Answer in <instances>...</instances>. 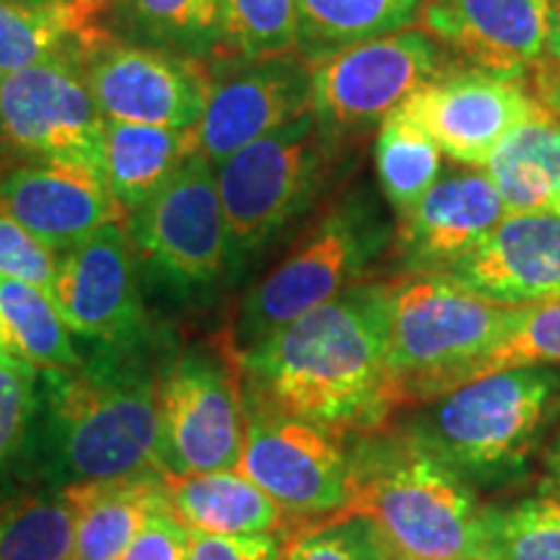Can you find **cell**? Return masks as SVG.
I'll use <instances>...</instances> for the list:
<instances>
[{"label": "cell", "mask_w": 560, "mask_h": 560, "mask_svg": "<svg viewBox=\"0 0 560 560\" xmlns=\"http://www.w3.org/2000/svg\"><path fill=\"white\" fill-rule=\"evenodd\" d=\"M392 278H366L236 353L244 400L340 441L387 429Z\"/></svg>", "instance_id": "cell-1"}, {"label": "cell", "mask_w": 560, "mask_h": 560, "mask_svg": "<svg viewBox=\"0 0 560 560\" xmlns=\"http://www.w3.org/2000/svg\"><path fill=\"white\" fill-rule=\"evenodd\" d=\"M486 514L475 486L405 425L353 441L350 499L392 560H480Z\"/></svg>", "instance_id": "cell-2"}, {"label": "cell", "mask_w": 560, "mask_h": 560, "mask_svg": "<svg viewBox=\"0 0 560 560\" xmlns=\"http://www.w3.org/2000/svg\"><path fill=\"white\" fill-rule=\"evenodd\" d=\"M132 346H107V353L75 369L42 376L50 457L66 486L166 478L159 459V374Z\"/></svg>", "instance_id": "cell-3"}, {"label": "cell", "mask_w": 560, "mask_h": 560, "mask_svg": "<svg viewBox=\"0 0 560 560\" xmlns=\"http://www.w3.org/2000/svg\"><path fill=\"white\" fill-rule=\"evenodd\" d=\"M524 310L478 296L444 272L392 278L389 374L397 410L478 380Z\"/></svg>", "instance_id": "cell-4"}, {"label": "cell", "mask_w": 560, "mask_h": 560, "mask_svg": "<svg viewBox=\"0 0 560 560\" xmlns=\"http://www.w3.org/2000/svg\"><path fill=\"white\" fill-rule=\"evenodd\" d=\"M420 408L408 425L441 459L472 486H499L527 470L560 420V369H501Z\"/></svg>", "instance_id": "cell-5"}, {"label": "cell", "mask_w": 560, "mask_h": 560, "mask_svg": "<svg viewBox=\"0 0 560 560\" xmlns=\"http://www.w3.org/2000/svg\"><path fill=\"white\" fill-rule=\"evenodd\" d=\"M392 234L395 226L366 187H355L335 200L289 255L242 299L229 338L234 353L257 346L301 314L371 278V268L392 247Z\"/></svg>", "instance_id": "cell-6"}, {"label": "cell", "mask_w": 560, "mask_h": 560, "mask_svg": "<svg viewBox=\"0 0 560 560\" xmlns=\"http://www.w3.org/2000/svg\"><path fill=\"white\" fill-rule=\"evenodd\" d=\"M340 151L310 109L215 166L231 252L247 257L304 215L330 185Z\"/></svg>", "instance_id": "cell-7"}, {"label": "cell", "mask_w": 560, "mask_h": 560, "mask_svg": "<svg viewBox=\"0 0 560 560\" xmlns=\"http://www.w3.org/2000/svg\"><path fill=\"white\" fill-rule=\"evenodd\" d=\"M247 402L234 348L185 350L159 374V459L164 475L236 470Z\"/></svg>", "instance_id": "cell-8"}, {"label": "cell", "mask_w": 560, "mask_h": 560, "mask_svg": "<svg viewBox=\"0 0 560 560\" xmlns=\"http://www.w3.org/2000/svg\"><path fill=\"white\" fill-rule=\"evenodd\" d=\"M454 58L416 26L361 42L312 68V112L319 130L338 145L380 130V125Z\"/></svg>", "instance_id": "cell-9"}, {"label": "cell", "mask_w": 560, "mask_h": 560, "mask_svg": "<svg viewBox=\"0 0 560 560\" xmlns=\"http://www.w3.org/2000/svg\"><path fill=\"white\" fill-rule=\"evenodd\" d=\"M125 231L132 255L172 285L215 283L231 252L215 166L192 151L143 206L125 215Z\"/></svg>", "instance_id": "cell-10"}, {"label": "cell", "mask_w": 560, "mask_h": 560, "mask_svg": "<svg viewBox=\"0 0 560 560\" xmlns=\"http://www.w3.org/2000/svg\"><path fill=\"white\" fill-rule=\"evenodd\" d=\"M0 138L37 161L102 174L104 117L79 55L0 75Z\"/></svg>", "instance_id": "cell-11"}, {"label": "cell", "mask_w": 560, "mask_h": 560, "mask_svg": "<svg viewBox=\"0 0 560 560\" xmlns=\"http://www.w3.org/2000/svg\"><path fill=\"white\" fill-rule=\"evenodd\" d=\"M236 470L265 490L301 527L340 514L350 499L346 441L299 418L249 402L247 433Z\"/></svg>", "instance_id": "cell-12"}, {"label": "cell", "mask_w": 560, "mask_h": 560, "mask_svg": "<svg viewBox=\"0 0 560 560\" xmlns=\"http://www.w3.org/2000/svg\"><path fill=\"white\" fill-rule=\"evenodd\" d=\"M83 75L104 120L192 130L210 89V62L109 37L81 55Z\"/></svg>", "instance_id": "cell-13"}, {"label": "cell", "mask_w": 560, "mask_h": 560, "mask_svg": "<svg viewBox=\"0 0 560 560\" xmlns=\"http://www.w3.org/2000/svg\"><path fill=\"white\" fill-rule=\"evenodd\" d=\"M312 109V66L296 52L210 62V89L192 145L219 166L231 153Z\"/></svg>", "instance_id": "cell-14"}, {"label": "cell", "mask_w": 560, "mask_h": 560, "mask_svg": "<svg viewBox=\"0 0 560 560\" xmlns=\"http://www.w3.org/2000/svg\"><path fill=\"white\" fill-rule=\"evenodd\" d=\"M527 81L488 70L452 66L420 86L400 107L436 140L441 153L465 166H480L493 145L535 109Z\"/></svg>", "instance_id": "cell-15"}, {"label": "cell", "mask_w": 560, "mask_h": 560, "mask_svg": "<svg viewBox=\"0 0 560 560\" xmlns=\"http://www.w3.org/2000/svg\"><path fill=\"white\" fill-rule=\"evenodd\" d=\"M556 0H420L418 26L459 66L527 81L548 60Z\"/></svg>", "instance_id": "cell-16"}, {"label": "cell", "mask_w": 560, "mask_h": 560, "mask_svg": "<svg viewBox=\"0 0 560 560\" xmlns=\"http://www.w3.org/2000/svg\"><path fill=\"white\" fill-rule=\"evenodd\" d=\"M52 304L70 332L132 346L143 332L136 262L122 221L96 229L58 257Z\"/></svg>", "instance_id": "cell-17"}, {"label": "cell", "mask_w": 560, "mask_h": 560, "mask_svg": "<svg viewBox=\"0 0 560 560\" xmlns=\"http://www.w3.org/2000/svg\"><path fill=\"white\" fill-rule=\"evenodd\" d=\"M506 219L501 195L482 170H454L397 215L392 265L397 276L444 272Z\"/></svg>", "instance_id": "cell-18"}, {"label": "cell", "mask_w": 560, "mask_h": 560, "mask_svg": "<svg viewBox=\"0 0 560 560\" xmlns=\"http://www.w3.org/2000/svg\"><path fill=\"white\" fill-rule=\"evenodd\" d=\"M0 213L60 255L96 229L125 221L100 174L52 161H34L3 174Z\"/></svg>", "instance_id": "cell-19"}, {"label": "cell", "mask_w": 560, "mask_h": 560, "mask_svg": "<svg viewBox=\"0 0 560 560\" xmlns=\"http://www.w3.org/2000/svg\"><path fill=\"white\" fill-rule=\"evenodd\" d=\"M444 276L490 301L511 306L560 299V219L506 215Z\"/></svg>", "instance_id": "cell-20"}, {"label": "cell", "mask_w": 560, "mask_h": 560, "mask_svg": "<svg viewBox=\"0 0 560 560\" xmlns=\"http://www.w3.org/2000/svg\"><path fill=\"white\" fill-rule=\"evenodd\" d=\"M166 501L190 532L206 535H296L304 529L240 470L166 475Z\"/></svg>", "instance_id": "cell-21"}, {"label": "cell", "mask_w": 560, "mask_h": 560, "mask_svg": "<svg viewBox=\"0 0 560 560\" xmlns=\"http://www.w3.org/2000/svg\"><path fill=\"white\" fill-rule=\"evenodd\" d=\"M501 195L506 215L548 213L560 187V115L537 100L478 166Z\"/></svg>", "instance_id": "cell-22"}, {"label": "cell", "mask_w": 560, "mask_h": 560, "mask_svg": "<svg viewBox=\"0 0 560 560\" xmlns=\"http://www.w3.org/2000/svg\"><path fill=\"white\" fill-rule=\"evenodd\" d=\"M62 490L73 509V560H120L166 495L161 475L70 482Z\"/></svg>", "instance_id": "cell-23"}, {"label": "cell", "mask_w": 560, "mask_h": 560, "mask_svg": "<svg viewBox=\"0 0 560 560\" xmlns=\"http://www.w3.org/2000/svg\"><path fill=\"white\" fill-rule=\"evenodd\" d=\"M102 32L81 0H0V75L60 55H83Z\"/></svg>", "instance_id": "cell-24"}, {"label": "cell", "mask_w": 560, "mask_h": 560, "mask_svg": "<svg viewBox=\"0 0 560 560\" xmlns=\"http://www.w3.org/2000/svg\"><path fill=\"white\" fill-rule=\"evenodd\" d=\"M192 151V130L104 120V185L122 213L130 215Z\"/></svg>", "instance_id": "cell-25"}, {"label": "cell", "mask_w": 560, "mask_h": 560, "mask_svg": "<svg viewBox=\"0 0 560 560\" xmlns=\"http://www.w3.org/2000/svg\"><path fill=\"white\" fill-rule=\"evenodd\" d=\"M100 26L115 39L206 62L219 47L215 0H107Z\"/></svg>", "instance_id": "cell-26"}, {"label": "cell", "mask_w": 560, "mask_h": 560, "mask_svg": "<svg viewBox=\"0 0 560 560\" xmlns=\"http://www.w3.org/2000/svg\"><path fill=\"white\" fill-rule=\"evenodd\" d=\"M420 0H296V55L310 66L348 47L408 30Z\"/></svg>", "instance_id": "cell-27"}, {"label": "cell", "mask_w": 560, "mask_h": 560, "mask_svg": "<svg viewBox=\"0 0 560 560\" xmlns=\"http://www.w3.org/2000/svg\"><path fill=\"white\" fill-rule=\"evenodd\" d=\"M0 330L19 359L42 371L75 369L83 361L52 299L24 280L0 276Z\"/></svg>", "instance_id": "cell-28"}, {"label": "cell", "mask_w": 560, "mask_h": 560, "mask_svg": "<svg viewBox=\"0 0 560 560\" xmlns=\"http://www.w3.org/2000/svg\"><path fill=\"white\" fill-rule=\"evenodd\" d=\"M374 164L384 200L400 215L436 185L441 149L418 122L395 109L376 130Z\"/></svg>", "instance_id": "cell-29"}, {"label": "cell", "mask_w": 560, "mask_h": 560, "mask_svg": "<svg viewBox=\"0 0 560 560\" xmlns=\"http://www.w3.org/2000/svg\"><path fill=\"white\" fill-rule=\"evenodd\" d=\"M0 560H73V509L66 490L0 501Z\"/></svg>", "instance_id": "cell-30"}, {"label": "cell", "mask_w": 560, "mask_h": 560, "mask_svg": "<svg viewBox=\"0 0 560 560\" xmlns=\"http://www.w3.org/2000/svg\"><path fill=\"white\" fill-rule=\"evenodd\" d=\"M219 47L213 62L296 52V0H215Z\"/></svg>", "instance_id": "cell-31"}, {"label": "cell", "mask_w": 560, "mask_h": 560, "mask_svg": "<svg viewBox=\"0 0 560 560\" xmlns=\"http://www.w3.org/2000/svg\"><path fill=\"white\" fill-rule=\"evenodd\" d=\"M480 560H560V495L488 509Z\"/></svg>", "instance_id": "cell-32"}, {"label": "cell", "mask_w": 560, "mask_h": 560, "mask_svg": "<svg viewBox=\"0 0 560 560\" xmlns=\"http://www.w3.org/2000/svg\"><path fill=\"white\" fill-rule=\"evenodd\" d=\"M514 366H560V299L529 304L506 340L490 350L480 376Z\"/></svg>", "instance_id": "cell-33"}, {"label": "cell", "mask_w": 560, "mask_h": 560, "mask_svg": "<svg viewBox=\"0 0 560 560\" xmlns=\"http://www.w3.org/2000/svg\"><path fill=\"white\" fill-rule=\"evenodd\" d=\"M280 560H392L374 527L361 516L330 520L299 529Z\"/></svg>", "instance_id": "cell-34"}, {"label": "cell", "mask_w": 560, "mask_h": 560, "mask_svg": "<svg viewBox=\"0 0 560 560\" xmlns=\"http://www.w3.org/2000/svg\"><path fill=\"white\" fill-rule=\"evenodd\" d=\"M39 369L13 353L0 355V465L19 452L37 410Z\"/></svg>", "instance_id": "cell-35"}, {"label": "cell", "mask_w": 560, "mask_h": 560, "mask_svg": "<svg viewBox=\"0 0 560 560\" xmlns=\"http://www.w3.org/2000/svg\"><path fill=\"white\" fill-rule=\"evenodd\" d=\"M0 276L24 280L52 299L58 257L16 221L0 213Z\"/></svg>", "instance_id": "cell-36"}, {"label": "cell", "mask_w": 560, "mask_h": 560, "mask_svg": "<svg viewBox=\"0 0 560 560\" xmlns=\"http://www.w3.org/2000/svg\"><path fill=\"white\" fill-rule=\"evenodd\" d=\"M187 552H190V529L174 516L164 495L120 560H187Z\"/></svg>", "instance_id": "cell-37"}, {"label": "cell", "mask_w": 560, "mask_h": 560, "mask_svg": "<svg viewBox=\"0 0 560 560\" xmlns=\"http://www.w3.org/2000/svg\"><path fill=\"white\" fill-rule=\"evenodd\" d=\"M285 535H206L190 532L187 560H280L283 558Z\"/></svg>", "instance_id": "cell-38"}, {"label": "cell", "mask_w": 560, "mask_h": 560, "mask_svg": "<svg viewBox=\"0 0 560 560\" xmlns=\"http://www.w3.org/2000/svg\"><path fill=\"white\" fill-rule=\"evenodd\" d=\"M529 79L532 81H527V83H529V89L535 91L537 100L545 102L550 109H556L560 115V66L545 60L542 66L529 75Z\"/></svg>", "instance_id": "cell-39"}, {"label": "cell", "mask_w": 560, "mask_h": 560, "mask_svg": "<svg viewBox=\"0 0 560 560\" xmlns=\"http://www.w3.org/2000/svg\"><path fill=\"white\" fill-rule=\"evenodd\" d=\"M545 472H548V486L556 495H560V431L556 441L550 444L548 454H545Z\"/></svg>", "instance_id": "cell-40"}, {"label": "cell", "mask_w": 560, "mask_h": 560, "mask_svg": "<svg viewBox=\"0 0 560 560\" xmlns=\"http://www.w3.org/2000/svg\"><path fill=\"white\" fill-rule=\"evenodd\" d=\"M548 60L556 62V66H560V0L552 3V32H550Z\"/></svg>", "instance_id": "cell-41"}, {"label": "cell", "mask_w": 560, "mask_h": 560, "mask_svg": "<svg viewBox=\"0 0 560 560\" xmlns=\"http://www.w3.org/2000/svg\"><path fill=\"white\" fill-rule=\"evenodd\" d=\"M548 213H550V215H556V219H560V187L556 190V195H552Z\"/></svg>", "instance_id": "cell-42"}, {"label": "cell", "mask_w": 560, "mask_h": 560, "mask_svg": "<svg viewBox=\"0 0 560 560\" xmlns=\"http://www.w3.org/2000/svg\"><path fill=\"white\" fill-rule=\"evenodd\" d=\"M81 3H83V5H89L91 11H96V13H100V11H102V5L107 3V0H81Z\"/></svg>", "instance_id": "cell-43"}, {"label": "cell", "mask_w": 560, "mask_h": 560, "mask_svg": "<svg viewBox=\"0 0 560 560\" xmlns=\"http://www.w3.org/2000/svg\"><path fill=\"white\" fill-rule=\"evenodd\" d=\"M3 353H13V350H11V346H9V340H5L3 330H0V355H3ZM13 355H16V353H13Z\"/></svg>", "instance_id": "cell-44"}]
</instances>
